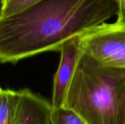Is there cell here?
I'll use <instances>...</instances> for the list:
<instances>
[{
	"label": "cell",
	"mask_w": 125,
	"mask_h": 124,
	"mask_svg": "<svg viewBox=\"0 0 125 124\" xmlns=\"http://www.w3.org/2000/svg\"><path fill=\"white\" fill-rule=\"evenodd\" d=\"M80 50L102 66L125 69V22L116 19L89 28L77 37Z\"/></svg>",
	"instance_id": "3957f363"
},
{
	"label": "cell",
	"mask_w": 125,
	"mask_h": 124,
	"mask_svg": "<svg viewBox=\"0 0 125 124\" xmlns=\"http://www.w3.org/2000/svg\"><path fill=\"white\" fill-rule=\"evenodd\" d=\"M40 0H1L0 15L7 16L31 5Z\"/></svg>",
	"instance_id": "ba28073f"
},
{
	"label": "cell",
	"mask_w": 125,
	"mask_h": 124,
	"mask_svg": "<svg viewBox=\"0 0 125 124\" xmlns=\"http://www.w3.org/2000/svg\"><path fill=\"white\" fill-rule=\"evenodd\" d=\"M59 52L61 53L60 62L54 75L53 83L51 102L53 109L62 107L68 86L81 54L77 37H73L64 42Z\"/></svg>",
	"instance_id": "277c9868"
},
{
	"label": "cell",
	"mask_w": 125,
	"mask_h": 124,
	"mask_svg": "<svg viewBox=\"0 0 125 124\" xmlns=\"http://www.w3.org/2000/svg\"><path fill=\"white\" fill-rule=\"evenodd\" d=\"M18 91L0 88V124H15Z\"/></svg>",
	"instance_id": "8992f818"
},
{
	"label": "cell",
	"mask_w": 125,
	"mask_h": 124,
	"mask_svg": "<svg viewBox=\"0 0 125 124\" xmlns=\"http://www.w3.org/2000/svg\"><path fill=\"white\" fill-rule=\"evenodd\" d=\"M0 88H1V86H0Z\"/></svg>",
	"instance_id": "8fae6325"
},
{
	"label": "cell",
	"mask_w": 125,
	"mask_h": 124,
	"mask_svg": "<svg viewBox=\"0 0 125 124\" xmlns=\"http://www.w3.org/2000/svg\"><path fill=\"white\" fill-rule=\"evenodd\" d=\"M115 0H40L7 16L0 15V63L59 51L67 40L117 15Z\"/></svg>",
	"instance_id": "6da1fadb"
},
{
	"label": "cell",
	"mask_w": 125,
	"mask_h": 124,
	"mask_svg": "<svg viewBox=\"0 0 125 124\" xmlns=\"http://www.w3.org/2000/svg\"><path fill=\"white\" fill-rule=\"evenodd\" d=\"M18 91L15 124H52L51 102L28 88Z\"/></svg>",
	"instance_id": "5b68a950"
},
{
	"label": "cell",
	"mask_w": 125,
	"mask_h": 124,
	"mask_svg": "<svg viewBox=\"0 0 125 124\" xmlns=\"http://www.w3.org/2000/svg\"><path fill=\"white\" fill-rule=\"evenodd\" d=\"M51 121L52 124H86L76 113L64 107L52 108Z\"/></svg>",
	"instance_id": "52a82bcc"
},
{
	"label": "cell",
	"mask_w": 125,
	"mask_h": 124,
	"mask_svg": "<svg viewBox=\"0 0 125 124\" xmlns=\"http://www.w3.org/2000/svg\"><path fill=\"white\" fill-rule=\"evenodd\" d=\"M62 107L86 124H125V69L80 56Z\"/></svg>",
	"instance_id": "7a4b0ae2"
},
{
	"label": "cell",
	"mask_w": 125,
	"mask_h": 124,
	"mask_svg": "<svg viewBox=\"0 0 125 124\" xmlns=\"http://www.w3.org/2000/svg\"><path fill=\"white\" fill-rule=\"evenodd\" d=\"M116 16H117V19L122 20L125 22V0L122 1V4L120 7L119 12Z\"/></svg>",
	"instance_id": "9c48e42d"
},
{
	"label": "cell",
	"mask_w": 125,
	"mask_h": 124,
	"mask_svg": "<svg viewBox=\"0 0 125 124\" xmlns=\"http://www.w3.org/2000/svg\"><path fill=\"white\" fill-rule=\"evenodd\" d=\"M115 1L117 2L118 5H119V9H120L121 6H122V1H123V0H115Z\"/></svg>",
	"instance_id": "30bf717a"
}]
</instances>
